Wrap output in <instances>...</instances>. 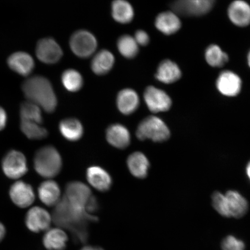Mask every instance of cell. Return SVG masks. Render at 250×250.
Segmentation results:
<instances>
[{"mask_svg": "<svg viewBox=\"0 0 250 250\" xmlns=\"http://www.w3.org/2000/svg\"><path fill=\"white\" fill-rule=\"evenodd\" d=\"M52 215L56 226L70 230L75 240L82 243H86L88 237L89 223L98 220L85 209L71 204L64 196L56 204Z\"/></svg>", "mask_w": 250, "mask_h": 250, "instance_id": "obj_1", "label": "cell"}, {"mask_svg": "<svg viewBox=\"0 0 250 250\" xmlns=\"http://www.w3.org/2000/svg\"><path fill=\"white\" fill-rule=\"evenodd\" d=\"M22 90L28 101L35 103L48 113L55 111L57 98L47 78L40 76L28 78L23 83Z\"/></svg>", "mask_w": 250, "mask_h": 250, "instance_id": "obj_2", "label": "cell"}, {"mask_svg": "<svg viewBox=\"0 0 250 250\" xmlns=\"http://www.w3.org/2000/svg\"><path fill=\"white\" fill-rule=\"evenodd\" d=\"M34 167L41 176L48 179L54 178L57 176L62 170L61 155L54 146H43L34 156Z\"/></svg>", "mask_w": 250, "mask_h": 250, "instance_id": "obj_3", "label": "cell"}, {"mask_svg": "<svg viewBox=\"0 0 250 250\" xmlns=\"http://www.w3.org/2000/svg\"><path fill=\"white\" fill-rule=\"evenodd\" d=\"M136 136L142 141L151 140L154 142H164L170 138V132L161 118L149 116L140 122L137 128Z\"/></svg>", "mask_w": 250, "mask_h": 250, "instance_id": "obj_4", "label": "cell"}, {"mask_svg": "<svg viewBox=\"0 0 250 250\" xmlns=\"http://www.w3.org/2000/svg\"><path fill=\"white\" fill-rule=\"evenodd\" d=\"M215 0H175L171 8L176 14L187 17H200L210 12Z\"/></svg>", "mask_w": 250, "mask_h": 250, "instance_id": "obj_5", "label": "cell"}, {"mask_svg": "<svg viewBox=\"0 0 250 250\" xmlns=\"http://www.w3.org/2000/svg\"><path fill=\"white\" fill-rule=\"evenodd\" d=\"M71 51L78 57L86 58L95 52L98 42L95 37L86 30H78L71 37Z\"/></svg>", "mask_w": 250, "mask_h": 250, "instance_id": "obj_6", "label": "cell"}, {"mask_svg": "<svg viewBox=\"0 0 250 250\" xmlns=\"http://www.w3.org/2000/svg\"><path fill=\"white\" fill-rule=\"evenodd\" d=\"M2 168L4 174L12 179L23 176L27 171L26 157L22 153L12 150L5 155L2 162Z\"/></svg>", "mask_w": 250, "mask_h": 250, "instance_id": "obj_7", "label": "cell"}, {"mask_svg": "<svg viewBox=\"0 0 250 250\" xmlns=\"http://www.w3.org/2000/svg\"><path fill=\"white\" fill-rule=\"evenodd\" d=\"M144 98L149 111L153 113L167 111L171 107L170 96L164 90L153 86L146 87Z\"/></svg>", "mask_w": 250, "mask_h": 250, "instance_id": "obj_8", "label": "cell"}, {"mask_svg": "<svg viewBox=\"0 0 250 250\" xmlns=\"http://www.w3.org/2000/svg\"><path fill=\"white\" fill-rule=\"evenodd\" d=\"M92 195L89 188L80 181H71L65 186L64 195L65 199L71 204L85 210L87 203Z\"/></svg>", "mask_w": 250, "mask_h": 250, "instance_id": "obj_9", "label": "cell"}, {"mask_svg": "<svg viewBox=\"0 0 250 250\" xmlns=\"http://www.w3.org/2000/svg\"><path fill=\"white\" fill-rule=\"evenodd\" d=\"M36 53L39 60L46 64L56 63L62 55L61 47L51 38L40 40L37 43Z\"/></svg>", "mask_w": 250, "mask_h": 250, "instance_id": "obj_10", "label": "cell"}, {"mask_svg": "<svg viewBox=\"0 0 250 250\" xmlns=\"http://www.w3.org/2000/svg\"><path fill=\"white\" fill-rule=\"evenodd\" d=\"M216 86L222 95L234 97L239 95L241 91L242 82L236 73L231 71H224L219 75Z\"/></svg>", "mask_w": 250, "mask_h": 250, "instance_id": "obj_11", "label": "cell"}, {"mask_svg": "<svg viewBox=\"0 0 250 250\" xmlns=\"http://www.w3.org/2000/svg\"><path fill=\"white\" fill-rule=\"evenodd\" d=\"M52 217L45 209L40 207L31 208L26 216V226L31 232L39 233L49 229Z\"/></svg>", "mask_w": 250, "mask_h": 250, "instance_id": "obj_12", "label": "cell"}, {"mask_svg": "<svg viewBox=\"0 0 250 250\" xmlns=\"http://www.w3.org/2000/svg\"><path fill=\"white\" fill-rule=\"evenodd\" d=\"M9 195L14 204L21 208L29 207L35 200L32 187L21 181H17L11 186Z\"/></svg>", "mask_w": 250, "mask_h": 250, "instance_id": "obj_13", "label": "cell"}, {"mask_svg": "<svg viewBox=\"0 0 250 250\" xmlns=\"http://www.w3.org/2000/svg\"><path fill=\"white\" fill-rule=\"evenodd\" d=\"M106 139L114 147L124 149L130 145L131 136L126 126L120 124H114L106 130Z\"/></svg>", "mask_w": 250, "mask_h": 250, "instance_id": "obj_14", "label": "cell"}, {"mask_svg": "<svg viewBox=\"0 0 250 250\" xmlns=\"http://www.w3.org/2000/svg\"><path fill=\"white\" fill-rule=\"evenodd\" d=\"M228 15L232 23L238 27L250 24V5L243 0H236L228 8Z\"/></svg>", "mask_w": 250, "mask_h": 250, "instance_id": "obj_15", "label": "cell"}, {"mask_svg": "<svg viewBox=\"0 0 250 250\" xmlns=\"http://www.w3.org/2000/svg\"><path fill=\"white\" fill-rule=\"evenodd\" d=\"M86 179L93 188L99 191L106 192L111 188L112 184V178L104 168L93 166L87 168Z\"/></svg>", "mask_w": 250, "mask_h": 250, "instance_id": "obj_16", "label": "cell"}, {"mask_svg": "<svg viewBox=\"0 0 250 250\" xmlns=\"http://www.w3.org/2000/svg\"><path fill=\"white\" fill-rule=\"evenodd\" d=\"M7 62L11 70L22 76H29L35 65L31 55L24 52H17L12 54Z\"/></svg>", "mask_w": 250, "mask_h": 250, "instance_id": "obj_17", "label": "cell"}, {"mask_svg": "<svg viewBox=\"0 0 250 250\" xmlns=\"http://www.w3.org/2000/svg\"><path fill=\"white\" fill-rule=\"evenodd\" d=\"M140 104L137 93L132 89H124L118 93L117 105L119 111L125 115H129L136 112Z\"/></svg>", "mask_w": 250, "mask_h": 250, "instance_id": "obj_18", "label": "cell"}, {"mask_svg": "<svg viewBox=\"0 0 250 250\" xmlns=\"http://www.w3.org/2000/svg\"><path fill=\"white\" fill-rule=\"evenodd\" d=\"M155 24L156 29L166 35L176 33L181 27L180 18L173 11L159 14L156 18Z\"/></svg>", "mask_w": 250, "mask_h": 250, "instance_id": "obj_19", "label": "cell"}, {"mask_svg": "<svg viewBox=\"0 0 250 250\" xmlns=\"http://www.w3.org/2000/svg\"><path fill=\"white\" fill-rule=\"evenodd\" d=\"M226 197L228 211L230 217L241 218L248 212V202L246 198L236 190H228L225 194Z\"/></svg>", "mask_w": 250, "mask_h": 250, "instance_id": "obj_20", "label": "cell"}, {"mask_svg": "<svg viewBox=\"0 0 250 250\" xmlns=\"http://www.w3.org/2000/svg\"><path fill=\"white\" fill-rule=\"evenodd\" d=\"M127 166L130 173L137 179H143L147 176L149 162L143 153L135 152L130 154L127 159Z\"/></svg>", "mask_w": 250, "mask_h": 250, "instance_id": "obj_21", "label": "cell"}, {"mask_svg": "<svg viewBox=\"0 0 250 250\" xmlns=\"http://www.w3.org/2000/svg\"><path fill=\"white\" fill-rule=\"evenodd\" d=\"M155 77L161 83H173L180 79L181 71L176 62L170 60H165L159 64Z\"/></svg>", "mask_w": 250, "mask_h": 250, "instance_id": "obj_22", "label": "cell"}, {"mask_svg": "<svg viewBox=\"0 0 250 250\" xmlns=\"http://www.w3.org/2000/svg\"><path fill=\"white\" fill-rule=\"evenodd\" d=\"M61 193L60 187L54 181H45L39 188L40 201L48 206H56L61 200Z\"/></svg>", "mask_w": 250, "mask_h": 250, "instance_id": "obj_23", "label": "cell"}, {"mask_svg": "<svg viewBox=\"0 0 250 250\" xmlns=\"http://www.w3.org/2000/svg\"><path fill=\"white\" fill-rule=\"evenodd\" d=\"M59 131L64 138L70 142L80 140L83 134V127L81 122L74 118L64 119L59 124Z\"/></svg>", "mask_w": 250, "mask_h": 250, "instance_id": "obj_24", "label": "cell"}, {"mask_svg": "<svg viewBox=\"0 0 250 250\" xmlns=\"http://www.w3.org/2000/svg\"><path fill=\"white\" fill-rule=\"evenodd\" d=\"M68 236L63 230L54 228L47 231L43 238V244L48 250H64Z\"/></svg>", "mask_w": 250, "mask_h": 250, "instance_id": "obj_25", "label": "cell"}, {"mask_svg": "<svg viewBox=\"0 0 250 250\" xmlns=\"http://www.w3.org/2000/svg\"><path fill=\"white\" fill-rule=\"evenodd\" d=\"M114 62V56L112 53L107 50H102L93 58L92 70L97 75L106 74L112 69Z\"/></svg>", "mask_w": 250, "mask_h": 250, "instance_id": "obj_26", "label": "cell"}, {"mask_svg": "<svg viewBox=\"0 0 250 250\" xmlns=\"http://www.w3.org/2000/svg\"><path fill=\"white\" fill-rule=\"evenodd\" d=\"M112 15L118 22L129 23L134 17L133 8L126 0H115L112 4Z\"/></svg>", "mask_w": 250, "mask_h": 250, "instance_id": "obj_27", "label": "cell"}, {"mask_svg": "<svg viewBox=\"0 0 250 250\" xmlns=\"http://www.w3.org/2000/svg\"><path fill=\"white\" fill-rule=\"evenodd\" d=\"M205 59L208 63L213 67H221L227 63L229 58L220 46L212 44L208 47L205 52Z\"/></svg>", "mask_w": 250, "mask_h": 250, "instance_id": "obj_28", "label": "cell"}, {"mask_svg": "<svg viewBox=\"0 0 250 250\" xmlns=\"http://www.w3.org/2000/svg\"><path fill=\"white\" fill-rule=\"evenodd\" d=\"M21 120L34 122L39 124L42 123V110L39 105L33 102L27 101L21 105Z\"/></svg>", "mask_w": 250, "mask_h": 250, "instance_id": "obj_29", "label": "cell"}, {"mask_svg": "<svg viewBox=\"0 0 250 250\" xmlns=\"http://www.w3.org/2000/svg\"><path fill=\"white\" fill-rule=\"evenodd\" d=\"M62 85L68 91L78 92L82 88L83 78L79 72L74 69L65 70L62 76Z\"/></svg>", "mask_w": 250, "mask_h": 250, "instance_id": "obj_30", "label": "cell"}, {"mask_svg": "<svg viewBox=\"0 0 250 250\" xmlns=\"http://www.w3.org/2000/svg\"><path fill=\"white\" fill-rule=\"evenodd\" d=\"M20 126L24 134L31 140L45 139L48 134L45 128L34 122L21 120Z\"/></svg>", "mask_w": 250, "mask_h": 250, "instance_id": "obj_31", "label": "cell"}, {"mask_svg": "<svg viewBox=\"0 0 250 250\" xmlns=\"http://www.w3.org/2000/svg\"><path fill=\"white\" fill-rule=\"evenodd\" d=\"M121 54L126 58H133L138 54L139 47L136 40L129 35L121 36L117 42Z\"/></svg>", "mask_w": 250, "mask_h": 250, "instance_id": "obj_32", "label": "cell"}, {"mask_svg": "<svg viewBox=\"0 0 250 250\" xmlns=\"http://www.w3.org/2000/svg\"><path fill=\"white\" fill-rule=\"evenodd\" d=\"M212 206L219 214L224 217H230L226 195L220 192H215L212 195Z\"/></svg>", "mask_w": 250, "mask_h": 250, "instance_id": "obj_33", "label": "cell"}, {"mask_svg": "<svg viewBox=\"0 0 250 250\" xmlns=\"http://www.w3.org/2000/svg\"><path fill=\"white\" fill-rule=\"evenodd\" d=\"M222 249L223 250H245V243L233 236H228L222 243Z\"/></svg>", "mask_w": 250, "mask_h": 250, "instance_id": "obj_34", "label": "cell"}, {"mask_svg": "<svg viewBox=\"0 0 250 250\" xmlns=\"http://www.w3.org/2000/svg\"><path fill=\"white\" fill-rule=\"evenodd\" d=\"M134 39L136 40L137 44L142 46L147 45L149 42L148 34L143 30L137 31Z\"/></svg>", "mask_w": 250, "mask_h": 250, "instance_id": "obj_35", "label": "cell"}, {"mask_svg": "<svg viewBox=\"0 0 250 250\" xmlns=\"http://www.w3.org/2000/svg\"><path fill=\"white\" fill-rule=\"evenodd\" d=\"M99 208V203L98 199L93 195L90 197L87 202L85 207V210L87 213L91 214L93 212L98 210Z\"/></svg>", "mask_w": 250, "mask_h": 250, "instance_id": "obj_36", "label": "cell"}, {"mask_svg": "<svg viewBox=\"0 0 250 250\" xmlns=\"http://www.w3.org/2000/svg\"><path fill=\"white\" fill-rule=\"evenodd\" d=\"M7 115L4 109L0 107V131L4 129L7 124Z\"/></svg>", "mask_w": 250, "mask_h": 250, "instance_id": "obj_37", "label": "cell"}, {"mask_svg": "<svg viewBox=\"0 0 250 250\" xmlns=\"http://www.w3.org/2000/svg\"><path fill=\"white\" fill-rule=\"evenodd\" d=\"M5 234V228L3 224L0 223V242H1Z\"/></svg>", "mask_w": 250, "mask_h": 250, "instance_id": "obj_38", "label": "cell"}, {"mask_svg": "<svg viewBox=\"0 0 250 250\" xmlns=\"http://www.w3.org/2000/svg\"><path fill=\"white\" fill-rule=\"evenodd\" d=\"M80 250H104L102 248H98V247H93V246H85L84 247L83 249H81Z\"/></svg>", "mask_w": 250, "mask_h": 250, "instance_id": "obj_39", "label": "cell"}, {"mask_svg": "<svg viewBox=\"0 0 250 250\" xmlns=\"http://www.w3.org/2000/svg\"><path fill=\"white\" fill-rule=\"evenodd\" d=\"M246 173H247V174H248L249 179L250 180V161L249 162V164H248V165H247Z\"/></svg>", "mask_w": 250, "mask_h": 250, "instance_id": "obj_40", "label": "cell"}, {"mask_svg": "<svg viewBox=\"0 0 250 250\" xmlns=\"http://www.w3.org/2000/svg\"><path fill=\"white\" fill-rule=\"evenodd\" d=\"M248 64L249 65V67H250V51L249 53L248 56Z\"/></svg>", "mask_w": 250, "mask_h": 250, "instance_id": "obj_41", "label": "cell"}]
</instances>
